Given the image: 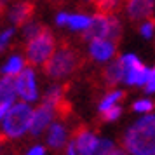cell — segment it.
I'll return each instance as SVG.
<instances>
[{"label":"cell","mask_w":155,"mask_h":155,"mask_svg":"<svg viewBox=\"0 0 155 155\" xmlns=\"http://www.w3.org/2000/svg\"><path fill=\"white\" fill-rule=\"evenodd\" d=\"M120 113H122V108L119 105H113L110 108L103 110V112H99V120L101 122H112V120H115L119 117Z\"/></svg>","instance_id":"7402d4cb"},{"label":"cell","mask_w":155,"mask_h":155,"mask_svg":"<svg viewBox=\"0 0 155 155\" xmlns=\"http://www.w3.org/2000/svg\"><path fill=\"white\" fill-rule=\"evenodd\" d=\"M108 155H127V152L126 150H120V148H113Z\"/></svg>","instance_id":"4dcf8cb0"},{"label":"cell","mask_w":155,"mask_h":155,"mask_svg":"<svg viewBox=\"0 0 155 155\" xmlns=\"http://www.w3.org/2000/svg\"><path fill=\"white\" fill-rule=\"evenodd\" d=\"M35 14V4L31 0H23L18 2L14 7L9 12V19L12 21L14 26H25L26 23H30V19Z\"/></svg>","instance_id":"7c38bea8"},{"label":"cell","mask_w":155,"mask_h":155,"mask_svg":"<svg viewBox=\"0 0 155 155\" xmlns=\"http://www.w3.org/2000/svg\"><path fill=\"white\" fill-rule=\"evenodd\" d=\"M113 148H115V147H113L112 141L99 140V145H98V148H96V153H94V155H108Z\"/></svg>","instance_id":"d4e9b609"},{"label":"cell","mask_w":155,"mask_h":155,"mask_svg":"<svg viewBox=\"0 0 155 155\" xmlns=\"http://www.w3.org/2000/svg\"><path fill=\"white\" fill-rule=\"evenodd\" d=\"M124 63V82L131 85H145L148 80V70L134 54H126L122 56Z\"/></svg>","instance_id":"8992f818"},{"label":"cell","mask_w":155,"mask_h":155,"mask_svg":"<svg viewBox=\"0 0 155 155\" xmlns=\"http://www.w3.org/2000/svg\"><path fill=\"white\" fill-rule=\"evenodd\" d=\"M108 30H110V14L98 12L91 18L89 26L82 31V38L89 42L92 38H108Z\"/></svg>","instance_id":"52a82bcc"},{"label":"cell","mask_w":155,"mask_h":155,"mask_svg":"<svg viewBox=\"0 0 155 155\" xmlns=\"http://www.w3.org/2000/svg\"><path fill=\"white\" fill-rule=\"evenodd\" d=\"M120 143L131 155H155V113L134 122L124 133Z\"/></svg>","instance_id":"6da1fadb"},{"label":"cell","mask_w":155,"mask_h":155,"mask_svg":"<svg viewBox=\"0 0 155 155\" xmlns=\"http://www.w3.org/2000/svg\"><path fill=\"white\" fill-rule=\"evenodd\" d=\"M120 2L122 0H92L91 4H94V7L98 9L99 12H103V14H113L119 9Z\"/></svg>","instance_id":"ffe728a7"},{"label":"cell","mask_w":155,"mask_h":155,"mask_svg":"<svg viewBox=\"0 0 155 155\" xmlns=\"http://www.w3.org/2000/svg\"><path fill=\"white\" fill-rule=\"evenodd\" d=\"M122 38V25L113 14H110V30H108V40L119 45Z\"/></svg>","instance_id":"d6986e66"},{"label":"cell","mask_w":155,"mask_h":155,"mask_svg":"<svg viewBox=\"0 0 155 155\" xmlns=\"http://www.w3.org/2000/svg\"><path fill=\"white\" fill-rule=\"evenodd\" d=\"M80 64H82V59H80V54L77 52V49L68 40H61V45L42 64V70L47 77L58 80V78L68 77L73 71H77L80 68Z\"/></svg>","instance_id":"7a4b0ae2"},{"label":"cell","mask_w":155,"mask_h":155,"mask_svg":"<svg viewBox=\"0 0 155 155\" xmlns=\"http://www.w3.org/2000/svg\"><path fill=\"white\" fill-rule=\"evenodd\" d=\"M145 91L155 92V66L150 70V73H148V80H147V84H145Z\"/></svg>","instance_id":"4316f807"},{"label":"cell","mask_w":155,"mask_h":155,"mask_svg":"<svg viewBox=\"0 0 155 155\" xmlns=\"http://www.w3.org/2000/svg\"><path fill=\"white\" fill-rule=\"evenodd\" d=\"M153 7H155L153 0H126L127 16H129V19L133 23L152 18Z\"/></svg>","instance_id":"30bf717a"},{"label":"cell","mask_w":155,"mask_h":155,"mask_svg":"<svg viewBox=\"0 0 155 155\" xmlns=\"http://www.w3.org/2000/svg\"><path fill=\"white\" fill-rule=\"evenodd\" d=\"M40 30H42V25H38V23H35V21H30V23L25 25V28H23V35L26 37V40H30V38H33V37L38 35Z\"/></svg>","instance_id":"603a6c76"},{"label":"cell","mask_w":155,"mask_h":155,"mask_svg":"<svg viewBox=\"0 0 155 155\" xmlns=\"http://www.w3.org/2000/svg\"><path fill=\"white\" fill-rule=\"evenodd\" d=\"M153 106H155V103H152V101H148V99H140V101H136L133 105V110L134 112H150Z\"/></svg>","instance_id":"484cf974"},{"label":"cell","mask_w":155,"mask_h":155,"mask_svg":"<svg viewBox=\"0 0 155 155\" xmlns=\"http://www.w3.org/2000/svg\"><path fill=\"white\" fill-rule=\"evenodd\" d=\"M28 155H45V150H44V147H33L28 152Z\"/></svg>","instance_id":"f546056e"},{"label":"cell","mask_w":155,"mask_h":155,"mask_svg":"<svg viewBox=\"0 0 155 155\" xmlns=\"http://www.w3.org/2000/svg\"><path fill=\"white\" fill-rule=\"evenodd\" d=\"M124 98H126V92H124V91L108 92L105 98L99 101V112H103V110H106V108H110V106L117 105V103H119V101H122Z\"/></svg>","instance_id":"ac0fdd59"},{"label":"cell","mask_w":155,"mask_h":155,"mask_svg":"<svg viewBox=\"0 0 155 155\" xmlns=\"http://www.w3.org/2000/svg\"><path fill=\"white\" fill-rule=\"evenodd\" d=\"M70 141L73 143L77 155H94L96 148L99 145L98 136L94 133H91V129L85 124H78V126L73 127Z\"/></svg>","instance_id":"5b68a950"},{"label":"cell","mask_w":155,"mask_h":155,"mask_svg":"<svg viewBox=\"0 0 155 155\" xmlns=\"http://www.w3.org/2000/svg\"><path fill=\"white\" fill-rule=\"evenodd\" d=\"M89 23H91V18L89 16H84V14H70L68 18V26L71 30H82L84 31L87 26H89Z\"/></svg>","instance_id":"44dd1931"},{"label":"cell","mask_w":155,"mask_h":155,"mask_svg":"<svg viewBox=\"0 0 155 155\" xmlns=\"http://www.w3.org/2000/svg\"><path fill=\"white\" fill-rule=\"evenodd\" d=\"M23 66H25V59L21 56H12L7 61V64L4 66V75H11V77H18L21 73Z\"/></svg>","instance_id":"e0dca14e"},{"label":"cell","mask_w":155,"mask_h":155,"mask_svg":"<svg viewBox=\"0 0 155 155\" xmlns=\"http://www.w3.org/2000/svg\"><path fill=\"white\" fill-rule=\"evenodd\" d=\"M68 18H70V14H66V12H59L58 18H56V23L59 25V26H63V25L68 23Z\"/></svg>","instance_id":"f1b7e54d"},{"label":"cell","mask_w":155,"mask_h":155,"mask_svg":"<svg viewBox=\"0 0 155 155\" xmlns=\"http://www.w3.org/2000/svg\"><path fill=\"white\" fill-rule=\"evenodd\" d=\"M12 33H14V30H12V28H9V30H5V31H4V33L0 35V51H4V49H5V45H7V42L11 40Z\"/></svg>","instance_id":"83f0119b"},{"label":"cell","mask_w":155,"mask_h":155,"mask_svg":"<svg viewBox=\"0 0 155 155\" xmlns=\"http://www.w3.org/2000/svg\"><path fill=\"white\" fill-rule=\"evenodd\" d=\"M18 89H16V77L4 75L0 78V105H11L14 101Z\"/></svg>","instance_id":"5bb4252c"},{"label":"cell","mask_w":155,"mask_h":155,"mask_svg":"<svg viewBox=\"0 0 155 155\" xmlns=\"http://www.w3.org/2000/svg\"><path fill=\"white\" fill-rule=\"evenodd\" d=\"M99 78H101V84L106 89H112L119 84L120 80H124V63H122V58H115L113 61L106 64L103 70L99 71Z\"/></svg>","instance_id":"9c48e42d"},{"label":"cell","mask_w":155,"mask_h":155,"mask_svg":"<svg viewBox=\"0 0 155 155\" xmlns=\"http://www.w3.org/2000/svg\"><path fill=\"white\" fill-rule=\"evenodd\" d=\"M47 143L51 148H54L56 152H61L63 148H66V129L61 124H52L49 127L47 133Z\"/></svg>","instance_id":"9a60e30c"},{"label":"cell","mask_w":155,"mask_h":155,"mask_svg":"<svg viewBox=\"0 0 155 155\" xmlns=\"http://www.w3.org/2000/svg\"><path fill=\"white\" fill-rule=\"evenodd\" d=\"M16 89L18 94L26 101L37 99V85H35V75L31 68H23L21 73L16 77Z\"/></svg>","instance_id":"ba28073f"},{"label":"cell","mask_w":155,"mask_h":155,"mask_svg":"<svg viewBox=\"0 0 155 155\" xmlns=\"http://www.w3.org/2000/svg\"><path fill=\"white\" fill-rule=\"evenodd\" d=\"M33 117V110L26 103H16L11 106L4 115V127L0 133V143H5L7 140L19 138L30 129Z\"/></svg>","instance_id":"3957f363"},{"label":"cell","mask_w":155,"mask_h":155,"mask_svg":"<svg viewBox=\"0 0 155 155\" xmlns=\"http://www.w3.org/2000/svg\"><path fill=\"white\" fill-rule=\"evenodd\" d=\"M56 51V38L51 28L42 26L40 33L33 38H30L25 47V63L28 66H37V64H44L52 52Z\"/></svg>","instance_id":"277c9868"},{"label":"cell","mask_w":155,"mask_h":155,"mask_svg":"<svg viewBox=\"0 0 155 155\" xmlns=\"http://www.w3.org/2000/svg\"><path fill=\"white\" fill-rule=\"evenodd\" d=\"M54 119L52 108L45 103H40V106L33 110V117H31V124H30V134L31 136H38L45 127L51 124V120Z\"/></svg>","instance_id":"8fae6325"},{"label":"cell","mask_w":155,"mask_h":155,"mask_svg":"<svg viewBox=\"0 0 155 155\" xmlns=\"http://www.w3.org/2000/svg\"><path fill=\"white\" fill-rule=\"evenodd\" d=\"M51 108H52L54 117L59 119V120H66L71 115V112H73V106H71V103L68 101L66 96H64V98H59L58 101H54V103L51 105Z\"/></svg>","instance_id":"2e32d148"},{"label":"cell","mask_w":155,"mask_h":155,"mask_svg":"<svg viewBox=\"0 0 155 155\" xmlns=\"http://www.w3.org/2000/svg\"><path fill=\"white\" fill-rule=\"evenodd\" d=\"M7 2L9 0H0V16H2V12H4L5 7H7Z\"/></svg>","instance_id":"1f68e13d"},{"label":"cell","mask_w":155,"mask_h":155,"mask_svg":"<svg viewBox=\"0 0 155 155\" xmlns=\"http://www.w3.org/2000/svg\"><path fill=\"white\" fill-rule=\"evenodd\" d=\"M140 31L143 37H147V38H150V37L153 35L155 31V18H148V19H145V23L140 26Z\"/></svg>","instance_id":"cb8c5ba5"},{"label":"cell","mask_w":155,"mask_h":155,"mask_svg":"<svg viewBox=\"0 0 155 155\" xmlns=\"http://www.w3.org/2000/svg\"><path fill=\"white\" fill-rule=\"evenodd\" d=\"M117 44L110 42L108 38H92L89 45V54L96 61H106L115 54Z\"/></svg>","instance_id":"4fadbf2b"},{"label":"cell","mask_w":155,"mask_h":155,"mask_svg":"<svg viewBox=\"0 0 155 155\" xmlns=\"http://www.w3.org/2000/svg\"><path fill=\"white\" fill-rule=\"evenodd\" d=\"M7 110H9V106H7V105H0V119L5 115V112H7Z\"/></svg>","instance_id":"d6a6232c"}]
</instances>
